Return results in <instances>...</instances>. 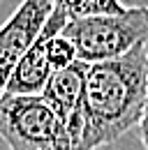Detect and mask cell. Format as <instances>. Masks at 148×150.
<instances>
[{
	"mask_svg": "<svg viewBox=\"0 0 148 150\" xmlns=\"http://www.w3.org/2000/svg\"><path fill=\"white\" fill-rule=\"evenodd\" d=\"M148 99V44L88 65L81 95V134L72 150H100L137 127Z\"/></svg>",
	"mask_w": 148,
	"mask_h": 150,
	"instance_id": "6da1fadb",
	"label": "cell"
},
{
	"mask_svg": "<svg viewBox=\"0 0 148 150\" xmlns=\"http://www.w3.org/2000/svg\"><path fill=\"white\" fill-rule=\"evenodd\" d=\"M63 35L76 49L81 62H107L148 44V9L130 7L123 14H97L67 21Z\"/></svg>",
	"mask_w": 148,
	"mask_h": 150,
	"instance_id": "7a4b0ae2",
	"label": "cell"
},
{
	"mask_svg": "<svg viewBox=\"0 0 148 150\" xmlns=\"http://www.w3.org/2000/svg\"><path fill=\"white\" fill-rule=\"evenodd\" d=\"M65 134V125L42 95H5L0 99V139L9 150H39Z\"/></svg>",
	"mask_w": 148,
	"mask_h": 150,
	"instance_id": "3957f363",
	"label": "cell"
},
{
	"mask_svg": "<svg viewBox=\"0 0 148 150\" xmlns=\"http://www.w3.org/2000/svg\"><path fill=\"white\" fill-rule=\"evenodd\" d=\"M53 12L51 0H21L14 14L0 25V99L5 97L9 76L30 44L39 37Z\"/></svg>",
	"mask_w": 148,
	"mask_h": 150,
	"instance_id": "277c9868",
	"label": "cell"
},
{
	"mask_svg": "<svg viewBox=\"0 0 148 150\" xmlns=\"http://www.w3.org/2000/svg\"><path fill=\"white\" fill-rule=\"evenodd\" d=\"M67 21L70 19L65 16V12L53 7L49 21L44 23V28L39 33V37L30 44L26 56L18 60L16 69L12 72L5 95H42L46 81L53 74V67H51L49 56H46V44H49L51 37H56L58 33H63Z\"/></svg>",
	"mask_w": 148,
	"mask_h": 150,
	"instance_id": "5b68a950",
	"label": "cell"
},
{
	"mask_svg": "<svg viewBox=\"0 0 148 150\" xmlns=\"http://www.w3.org/2000/svg\"><path fill=\"white\" fill-rule=\"evenodd\" d=\"M86 72H88V62L76 60L70 67L53 72L42 90V99L65 125L72 146L79 141L81 134V95H83Z\"/></svg>",
	"mask_w": 148,
	"mask_h": 150,
	"instance_id": "8992f818",
	"label": "cell"
},
{
	"mask_svg": "<svg viewBox=\"0 0 148 150\" xmlns=\"http://www.w3.org/2000/svg\"><path fill=\"white\" fill-rule=\"evenodd\" d=\"M51 2L53 7L63 9L70 21L97 14H123L125 9H130L120 0H51Z\"/></svg>",
	"mask_w": 148,
	"mask_h": 150,
	"instance_id": "52a82bcc",
	"label": "cell"
},
{
	"mask_svg": "<svg viewBox=\"0 0 148 150\" xmlns=\"http://www.w3.org/2000/svg\"><path fill=\"white\" fill-rule=\"evenodd\" d=\"M46 56H49V62H51L53 72L65 69V67H70V65H74V62L79 60L74 44L65 37L63 33H58L56 37L49 39V44H46Z\"/></svg>",
	"mask_w": 148,
	"mask_h": 150,
	"instance_id": "ba28073f",
	"label": "cell"
},
{
	"mask_svg": "<svg viewBox=\"0 0 148 150\" xmlns=\"http://www.w3.org/2000/svg\"><path fill=\"white\" fill-rule=\"evenodd\" d=\"M134 129H137V136H139V141H141L144 150H148V99H146V104H144L141 118H139V122H137Z\"/></svg>",
	"mask_w": 148,
	"mask_h": 150,
	"instance_id": "9c48e42d",
	"label": "cell"
},
{
	"mask_svg": "<svg viewBox=\"0 0 148 150\" xmlns=\"http://www.w3.org/2000/svg\"><path fill=\"white\" fill-rule=\"evenodd\" d=\"M39 150H72V141H70V136L65 134V136H60V139H56L51 143H46L44 148Z\"/></svg>",
	"mask_w": 148,
	"mask_h": 150,
	"instance_id": "30bf717a",
	"label": "cell"
}]
</instances>
